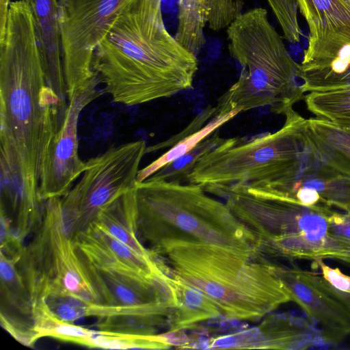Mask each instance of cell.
I'll return each mask as SVG.
<instances>
[{
    "label": "cell",
    "instance_id": "cell-25",
    "mask_svg": "<svg viewBox=\"0 0 350 350\" xmlns=\"http://www.w3.org/2000/svg\"><path fill=\"white\" fill-rule=\"evenodd\" d=\"M224 139L220 136L219 130H216L192 149L163 166L149 178L168 182H186L187 176L199 159L219 145Z\"/></svg>",
    "mask_w": 350,
    "mask_h": 350
},
{
    "label": "cell",
    "instance_id": "cell-33",
    "mask_svg": "<svg viewBox=\"0 0 350 350\" xmlns=\"http://www.w3.org/2000/svg\"><path fill=\"white\" fill-rule=\"evenodd\" d=\"M11 0H0V40H2L6 25Z\"/></svg>",
    "mask_w": 350,
    "mask_h": 350
},
{
    "label": "cell",
    "instance_id": "cell-12",
    "mask_svg": "<svg viewBox=\"0 0 350 350\" xmlns=\"http://www.w3.org/2000/svg\"><path fill=\"white\" fill-rule=\"evenodd\" d=\"M291 301L321 329L327 345H336L350 334V310L323 276L297 267L271 262Z\"/></svg>",
    "mask_w": 350,
    "mask_h": 350
},
{
    "label": "cell",
    "instance_id": "cell-15",
    "mask_svg": "<svg viewBox=\"0 0 350 350\" xmlns=\"http://www.w3.org/2000/svg\"><path fill=\"white\" fill-rule=\"evenodd\" d=\"M256 328L262 349H306L327 345L316 323L290 313L273 312Z\"/></svg>",
    "mask_w": 350,
    "mask_h": 350
},
{
    "label": "cell",
    "instance_id": "cell-23",
    "mask_svg": "<svg viewBox=\"0 0 350 350\" xmlns=\"http://www.w3.org/2000/svg\"><path fill=\"white\" fill-rule=\"evenodd\" d=\"M304 100L316 118L350 124V87L308 92Z\"/></svg>",
    "mask_w": 350,
    "mask_h": 350
},
{
    "label": "cell",
    "instance_id": "cell-29",
    "mask_svg": "<svg viewBox=\"0 0 350 350\" xmlns=\"http://www.w3.org/2000/svg\"><path fill=\"white\" fill-rule=\"evenodd\" d=\"M282 29L284 37L298 43L302 35L298 21L297 0H267Z\"/></svg>",
    "mask_w": 350,
    "mask_h": 350
},
{
    "label": "cell",
    "instance_id": "cell-3",
    "mask_svg": "<svg viewBox=\"0 0 350 350\" xmlns=\"http://www.w3.org/2000/svg\"><path fill=\"white\" fill-rule=\"evenodd\" d=\"M135 191L137 234L156 254L176 244L191 243L258 255L250 230L226 202L200 186L148 178L137 182Z\"/></svg>",
    "mask_w": 350,
    "mask_h": 350
},
{
    "label": "cell",
    "instance_id": "cell-32",
    "mask_svg": "<svg viewBox=\"0 0 350 350\" xmlns=\"http://www.w3.org/2000/svg\"><path fill=\"white\" fill-rule=\"evenodd\" d=\"M313 267L320 269L322 276L334 288L350 293V276L343 273L338 268L326 265L323 260L313 262Z\"/></svg>",
    "mask_w": 350,
    "mask_h": 350
},
{
    "label": "cell",
    "instance_id": "cell-28",
    "mask_svg": "<svg viewBox=\"0 0 350 350\" xmlns=\"http://www.w3.org/2000/svg\"><path fill=\"white\" fill-rule=\"evenodd\" d=\"M51 312L58 319L74 323L81 318L91 317L94 305L72 295L51 296L44 299Z\"/></svg>",
    "mask_w": 350,
    "mask_h": 350
},
{
    "label": "cell",
    "instance_id": "cell-9",
    "mask_svg": "<svg viewBox=\"0 0 350 350\" xmlns=\"http://www.w3.org/2000/svg\"><path fill=\"white\" fill-rule=\"evenodd\" d=\"M146 148L143 139L131 142L86 161L82 178L61 198L64 225L74 240L104 208L135 187Z\"/></svg>",
    "mask_w": 350,
    "mask_h": 350
},
{
    "label": "cell",
    "instance_id": "cell-14",
    "mask_svg": "<svg viewBox=\"0 0 350 350\" xmlns=\"http://www.w3.org/2000/svg\"><path fill=\"white\" fill-rule=\"evenodd\" d=\"M33 13L42 62L47 81L65 104L67 89L60 42L57 0H25Z\"/></svg>",
    "mask_w": 350,
    "mask_h": 350
},
{
    "label": "cell",
    "instance_id": "cell-2",
    "mask_svg": "<svg viewBox=\"0 0 350 350\" xmlns=\"http://www.w3.org/2000/svg\"><path fill=\"white\" fill-rule=\"evenodd\" d=\"M163 0H126L94 51L92 70L113 101L129 106L193 88L196 55L167 29Z\"/></svg>",
    "mask_w": 350,
    "mask_h": 350
},
{
    "label": "cell",
    "instance_id": "cell-17",
    "mask_svg": "<svg viewBox=\"0 0 350 350\" xmlns=\"http://www.w3.org/2000/svg\"><path fill=\"white\" fill-rule=\"evenodd\" d=\"M307 129L324 161L350 178V124L311 118Z\"/></svg>",
    "mask_w": 350,
    "mask_h": 350
},
{
    "label": "cell",
    "instance_id": "cell-34",
    "mask_svg": "<svg viewBox=\"0 0 350 350\" xmlns=\"http://www.w3.org/2000/svg\"><path fill=\"white\" fill-rule=\"evenodd\" d=\"M334 291L337 295L341 299V300L347 305L348 308L350 310V293L341 291L336 288H334Z\"/></svg>",
    "mask_w": 350,
    "mask_h": 350
},
{
    "label": "cell",
    "instance_id": "cell-21",
    "mask_svg": "<svg viewBox=\"0 0 350 350\" xmlns=\"http://www.w3.org/2000/svg\"><path fill=\"white\" fill-rule=\"evenodd\" d=\"M168 325L165 318L139 312L122 311L116 314L98 317V330L138 336H152Z\"/></svg>",
    "mask_w": 350,
    "mask_h": 350
},
{
    "label": "cell",
    "instance_id": "cell-31",
    "mask_svg": "<svg viewBox=\"0 0 350 350\" xmlns=\"http://www.w3.org/2000/svg\"><path fill=\"white\" fill-rule=\"evenodd\" d=\"M329 227L332 237L350 250V211L334 210L329 217Z\"/></svg>",
    "mask_w": 350,
    "mask_h": 350
},
{
    "label": "cell",
    "instance_id": "cell-6",
    "mask_svg": "<svg viewBox=\"0 0 350 350\" xmlns=\"http://www.w3.org/2000/svg\"><path fill=\"white\" fill-rule=\"evenodd\" d=\"M283 116L284 122L275 132L225 138L199 159L186 183L222 198L236 186L283 193L308 138L307 119L293 108Z\"/></svg>",
    "mask_w": 350,
    "mask_h": 350
},
{
    "label": "cell",
    "instance_id": "cell-19",
    "mask_svg": "<svg viewBox=\"0 0 350 350\" xmlns=\"http://www.w3.org/2000/svg\"><path fill=\"white\" fill-rule=\"evenodd\" d=\"M309 34L336 36L350 41V2L348 0H297Z\"/></svg>",
    "mask_w": 350,
    "mask_h": 350
},
{
    "label": "cell",
    "instance_id": "cell-30",
    "mask_svg": "<svg viewBox=\"0 0 350 350\" xmlns=\"http://www.w3.org/2000/svg\"><path fill=\"white\" fill-rule=\"evenodd\" d=\"M215 106H208L198 114L189 124L178 135H174L159 144L147 146L146 153L157 152L167 148H170L186 137L200 131L215 116Z\"/></svg>",
    "mask_w": 350,
    "mask_h": 350
},
{
    "label": "cell",
    "instance_id": "cell-5",
    "mask_svg": "<svg viewBox=\"0 0 350 350\" xmlns=\"http://www.w3.org/2000/svg\"><path fill=\"white\" fill-rule=\"evenodd\" d=\"M227 36L230 54L241 70L237 81L217 98L215 116L262 107L284 115L304 99L299 64L269 22L265 9L243 12L227 28Z\"/></svg>",
    "mask_w": 350,
    "mask_h": 350
},
{
    "label": "cell",
    "instance_id": "cell-24",
    "mask_svg": "<svg viewBox=\"0 0 350 350\" xmlns=\"http://www.w3.org/2000/svg\"><path fill=\"white\" fill-rule=\"evenodd\" d=\"M237 115H238L237 112H233L224 116L213 117L200 131L180 140L160 157L146 167L139 170L137 177V182L145 180L165 165L187 152L199 142L219 129L220 126L232 120Z\"/></svg>",
    "mask_w": 350,
    "mask_h": 350
},
{
    "label": "cell",
    "instance_id": "cell-22",
    "mask_svg": "<svg viewBox=\"0 0 350 350\" xmlns=\"http://www.w3.org/2000/svg\"><path fill=\"white\" fill-rule=\"evenodd\" d=\"M35 331L38 338L50 337L64 342L86 346L95 330L56 317L42 300L34 309Z\"/></svg>",
    "mask_w": 350,
    "mask_h": 350
},
{
    "label": "cell",
    "instance_id": "cell-7",
    "mask_svg": "<svg viewBox=\"0 0 350 350\" xmlns=\"http://www.w3.org/2000/svg\"><path fill=\"white\" fill-rule=\"evenodd\" d=\"M224 199L254 237L258 255L350 264V250L329 232L332 207L306 206L245 186L232 187Z\"/></svg>",
    "mask_w": 350,
    "mask_h": 350
},
{
    "label": "cell",
    "instance_id": "cell-4",
    "mask_svg": "<svg viewBox=\"0 0 350 350\" xmlns=\"http://www.w3.org/2000/svg\"><path fill=\"white\" fill-rule=\"evenodd\" d=\"M161 256L175 276L208 295L226 319L258 321L291 301L264 256L191 243L176 244Z\"/></svg>",
    "mask_w": 350,
    "mask_h": 350
},
{
    "label": "cell",
    "instance_id": "cell-27",
    "mask_svg": "<svg viewBox=\"0 0 350 350\" xmlns=\"http://www.w3.org/2000/svg\"><path fill=\"white\" fill-rule=\"evenodd\" d=\"M206 24L215 31L228 28L242 13V0H204Z\"/></svg>",
    "mask_w": 350,
    "mask_h": 350
},
{
    "label": "cell",
    "instance_id": "cell-26",
    "mask_svg": "<svg viewBox=\"0 0 350 350\" xmlns=\"http://www.w3.org/2000/svg\"><path fill=\"white\" fill-rule=\"evenodd\" d=\"M172 346L163 334L138 336L101 330H95L87 345L88 347L106 349H165Z\"/></svg>",
    "mask_w": 350,
    "mask_h": 350
},
{
    "label": "cell",
    "instance_id": "cell-1",
    "mask_svg": "<svg viewBox=\"0 0 350 350\" xmlns=\"http://www.w3.org/2000/svg\"><path fill=\"white\" fill-rule=\"evenodd\" d=\"M67 105L47 81L29 5L11 2L0 40L1 178L21 202H44L39 194L42 166Z\"/></svg>",
    "mask_w": 350,
    "mask_h": 350
},
{
    "label": "cell",
    "instance_id": "cell-35",
    "mask_svg": "<svg viewBox=\"0 0 350 350\" xmlns=\"http://www.w3.org/2000/svg\"><path fill=\"white\" fill-rule=\"evenodd\" d=\"M350 2V0H348Z\"/></svg>",
    "mask_w": 350,
    "mask_h": 350
},
{
    "label": "cell",
    "instance_id": "cell-16",
    "mask_svg": "<svg viewBox=\"0 0 350 350\" xmlns=\"http://www.w3.org/2000/svg\"><path fill=\"white\" fill-rule=\"evenodd\" d=\"M170 273L175 306L167 332L194 329L201 323L222 317L219 308L208 295L175 276L170 269Z\"/></svg>",
    "mask_w": 350,
    "mask_h": 350
},
{
    "label": "cell",
    "instance_id": "cell-13",
    "mask_svg": "<svg viewBox=\"0 0 350 350\" xmlns=\"http://www.w3.org/2000/svg\"><path fill=\"white\" fill-rule=\"evenodd\" d=\"M1 326L17 341L31 346L38 340L35 313L29 291L17 268V261L0 255Z\"/></svg>",
    "mask_w": 350,
    "mask_h": 350
},
{
    "label": "cell",
    "instance_id": "cell-18",
    "mask_svg": "<svg viewBox=\"0 0 350 350\" xmlns=\"http://www.w3.org/2000/svg\"><path fill=\"white\" fill-rule=\"evenodd\" d=\"M94 221L139 254L150 257L157 255L146 247L137 237L135 187L104 208Z\"/></svg>",
    "mask_w": 350,
    "mask_h": 350
},
{
    "label": "cell",
    "instance_id": "cell-20",
    "mask_svg": "<svg viewBox=\"0 0 350 350\" xmlns=\"http://www.w3.org/2000/svg\"><path fill=\"white\" fill-rule=\"evenodd\" d=\"M204 0H178V25L175 38L197 55L205 43L206 25Z\"/></svg>",
    "mask_w": 350,
    "mask_h": 350
},
{
    "label": "cell",
    "instance_id": "cell-8",
    "mask_svg": "<svg viewBox=\"0 0 350 350\" xmlns=\"http://www.w3.org/2000/svg\"><path fill=\"white\" fill-rule=\"evenodd\" d=\"M35 232L17 262L34 309L46 297L59 295L105 305L96 268L66 229L61 198L46 200L42 219Z\"/></svg>",
    "mask_w": 350,
    "mask_h": 350
},
{
    "label": "cell",
    "instance_id": "cell-11",
    "mask_svg": "<svg viewBox=\"0 0 350 350\" xmlns=\"http://www.w3.org/2000/svg\"><path fill=\"white\" fill-rule=\"evenodd\" d=\"M99 83L96 76L68 98L62 124L49 146L42 166L39 194L44 201L67 194L86 168V161L79 154L78 122L85 107L104 92L98 90Z\"/></svg>",
    "mask_w": 350,
    "mask_h": 350
},
{
    "label": "cell",
    "instance_id": "cell-10",
    "mask_svg": "<svg viewBox=\"0 0 350 350\" xmlns=\"http://www.w3.org/2000/svg\"><path fill=\"white\" fill-rule=\"evenodd\" d=\"M126 0H59L62 59L67 97L96 75V49L105 37Z\"/></svg>",
    "mask_w": 350,
    "mask_h": 350
}]
</instances>
